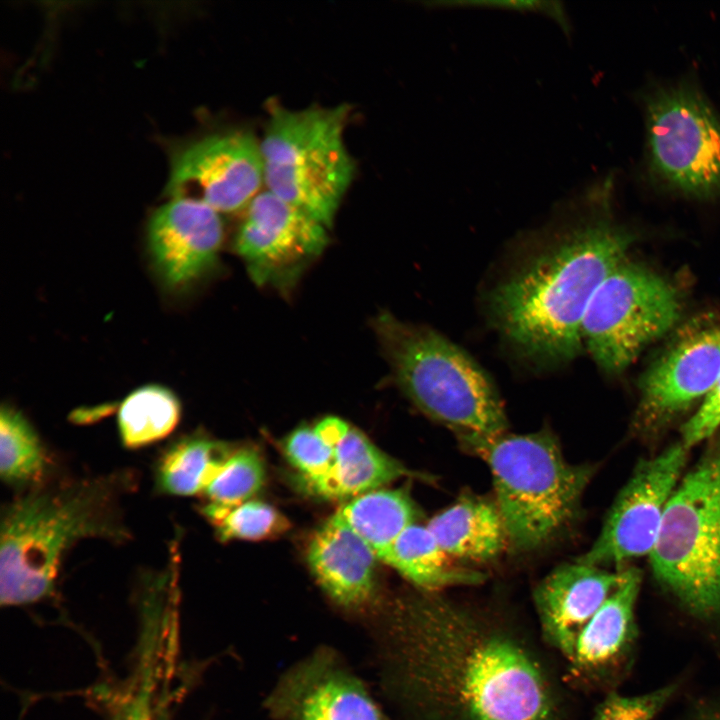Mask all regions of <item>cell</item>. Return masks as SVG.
<instances>
[{
    "label": "cell",
    "mask_w": 720,
    "mask_h": 720,
    "mask_svg": "<svg viewBox=\"0 0 720 720\" xmlns=\"http://www.w3.org/2000/svg\"><path fill=\"white\" fill-rule=\"evenodd\" d=\"M264 185L260 140L233 130L207 135L177 149L166 193L200 201L218 213L244 210Z\"/></svg>",
    "instance_id": "cell-10"
},
{
    "label": "cell",
    "mask_w": 720,
    "mask_h": 720,
    "mask_svg": "<svg viewBox=\"0 0 720 720\" xmlns=\"http://www.w3.org/2000/svg\"><path fill=\"white\" fill-rule=\"evenodd\" d=\"M720 426V373L694 415L681 429V442L689 449L714 435Z\"/></svg>",
    "instance_id": "cell-30"
},
{
    "label": "cell",
    "mask_w": 720,
    "mask_h": 720,
    "mask_svg": "<svg viewBox=\"0 0 720 720\" xmlns=\"http://www.w3.org/2000/svg\"><path fill=\"white\" fill-rule=\"evenodd\" d=\"M378 637L407 720H570L562 676L496 611L420 591L396 603Z\"/></svg>",
    "instance_id": "cell-1"
},
{
    "label": "cell",
    "mask_w": 720,
    "mask_h": 720,
    "mask_svg": "<svg viewBox=\"0 0 720 720\" xmlns=\"http://www.w3.org/2000/svg\"><path fill=\"white\" fill-rule=\"evenodd\" d=\"M622 579V570L579 562L553 569L535 587L533 601L539 634L548 648L565 659L575 640Z\"/></svg>",
    "instance_id": "cell-17"
},
{
    "label": "cell",
    "mask_w": 720,
    "mask_h": 720,
    "mask_svg": "<svg viewBox=\"0 0 720 720\" xmlns=\"http://www.w3.org/2000/svg\"><path fill=\"white\" fill-rule=\"evenodd\" d=\"M641 574L622 570L619 585L578 634L563 659L565 685L580 691H609L630 666L637 637L634 618Z\"/></svg>",
    "instance_id": "cell-15"
},
{
    "label": "cell",
    "mask_w": 720,
    "mask_h": 720,
    "mask_svg": "<svg viewBox=\"0 0 720 720\" xmlns=\"http://www.w3.org/2000/svg\"><path fill=\"white\" fill-rule=\"evenodd\" d=\"M648 166L661 186L720 198V117L695 85L652 90L645 103Z\"/></svg>",
    "instance_id": "cell-8"
},
{
    "label": "cell",
    "mask_w": 720,
    "mask_h": 720,
    "mask_svg": "<svg viewBox=\"0 0 720 720\" xmlns=\"http://www.w3.org/2000/svg\"><path fill=\"white\" fill-rule=\"evenodd\" d=\"M630 242L627 232L604 220L564 225L491 291L496 329L532 363L573 359L582 347L587 307L624 261Z\"/></svg>",
    "instance_id": "cell-2"
},
{
    "label": "cell",
    "mask_w": 720,
    "mask_h": 720,
    "mask_svg": "<svg viewBox=\"0 0 720 720\" xmlns=\"http://www.w3.org/2000/svg\"><path fill=\"white\" fill-rule=\"evenodd\" d=\"M374 329L393 376L425 415L458 436L507 432L499 395L484 370L435 330L384 312Z\"/></svg>",
    "instance_id": "cell-5"
},
{
    "label": "cell",
    "mask_w": 720,
    "mask_h": 720,
    "mask_svg": "<svg viewBox=\"0 0 720 720\" xmlns=\"http://www.w3.org/2000/svg\"><path fill=\"white\" fill-rule=\"evenodd\" d=\"M650 563L692 614H720V436L671 495Z\"/></svg>",
    "instance_id": "cell-7"
},
{
    "label": "cell",
    "mask_w": 720,
    "mask_h": 720,
    "mask_svg": "<svg viewBox=\"0 0 720 720\" xmlns=\"http://www.w3.org/2000/svg\"><path fill=\"white\" fill-rule=\"evenodd\" d=\"M720 373V320L701 314L676 332L643 374L635 425L657 430L706 397Z\"/></svg>",
    "instance_id": "cell-11"
},
{
    "label": "cell",
    "mask_w": 720,
    "mask_h": 720,
    "mask_svg": "<svg viewBox=\"0 0 720 720\" xmlns=\"http://www.w3.org/2000/svg\"><path fill=\"white\" fill-rule=\"evenodd\" d=\"M47 457L41 441L28 420L15 408L2 406L0 412V476L8 485L40 484Z\"/></svg>",
    "instance_id": "cell-25"
},
{
    "label": "cell",
    "mask_w": 720,
    "mask_h": 720,
    "mask_svg": "<svg viewBox=\"0 0 720 720\" xmlns=\"http://www.w3.org/2000/svg\"><path fill=\"white\" fill-rule=\"evenodd\" d=\"M233 451L226 443L200 433L183 436L160 456L155 469L156 487L174 496L203 493Z\"/></svg>",
    "instance_id": "cell-22"
},
{
    "label": "cell",
    "mask_w": 720,
    "mask_h": 720,
    "mask_svg": "<svg viewBox=\"0 0 720 720\" xmlns=\"http://www.w3.org/2000/svg\"><path fill=\"white\" fill-rule=\"evenodd\" d=\"M133 480L120 471L38 484L6 505L0 518L1 605H28L54 595L64 555L80 540H129L120 497Z\"/></svg>",
    "instance_id": "cell-3"
},
{
    "label": "cell",
    "mask_w": 720,
    "mask_h": 720,
    "mask_svg": "<svg viewBox=\"0 0 720 720\" xmlns=\"http://www.w3.org/2000/svg\"><path fill=\"white\" fill-rule=\"evenodd\" d=\"M675 691L668 685L639 696L609 692L596 708L591 720H652Z\"/></svg>",
    "instance_id": "cell-29"
},
{
    "label": "cell",
    "mask_w": 720,
    "mask_h": 720,
    "mask_svg": "<svg viewBox=\"0 0 720 720\" xmlns=\"http://www.w3.org/2000/svg\"><path fill=\"white\" fill-rule=\"evenodd\" d=\"M266 707L278 720H387L363 682L328 649L285 673Z\"/></svg>",
    "instance_id": "cell-14"
},
{
    "label": "cell",
    "mask_w": 720,
    "mask_h": 720,
    "mask_svg": "<svg viewBox=\"0 0 720 720\" xmlns=\"http://www.w3.org/2000/svg\"><path fill=\"white\" fill-rule=\"evenodd\" d=\"M200 511L213 524L221 541L266 539L288 529L287 519L261 501L249 500L235 506L206 503Z\"/></svg>",
    "instance_id": "cell-26"
},
{
    "label": "cell",
    "mask_w": 720,
    "mask_h": 720,
    "mask_svg": "<svg viewBox=\"0 0 720 720\" xmlns=\"http://www.w3.org/2000/svg\"><path fill=\"white\" fill-rule=\"evenodd\" d=\"M220 213L186 198H172L157 208L147 227L154 267L171 289H183L216 262L223 241Z\"/></svg>",
    "instance_id": "cell-16"
},
{
    "label": "cell",
    "mask_w": 720,
    "mask_h": 720,
    "mask_svg": "<svg viewBox=\"0 0 720 720\" xmlns=\"http://www.w3.org/2000/svg\"><path fill=\"white\" fill-rule=\"evenodd\" d=\"M489 467L508 541L538 548L575 519L593 468L569 463L550 432L458 436Z\"/></svg>",
    "instance_id": "cell-4"
},
{
    "label": "cell",
    "mask_w": 720,
    "mask_h": 720,
    "mask_svg": "<svg viewBox=\"0 0 720 720\" xmlns=\"http://www.w3.org/2000/svg\"><path fill=\"white\" fill-rule=\"evenodd\" d=\"M427 526L412 524L392 545L385 563L420 591L439 593L455 586L479 585L485 574L454 565Z\"/></svg>",
    "instance_id": "cell-21"
},
{
    "label": "cell",
    "mask_w": 720,
    "mask_h": 720,
    "mask_svg": "<svg viewBox=\"0 0 720 720\" xmlns=\"http://www.w3.org/2000/svg\"><path fill=\"white\" fill-rule=\"evenodd\" d=\"M348 107L291 110L273 105L260 151L266 190L327 228L352 183L344 141Z\"/></svg>",
    "instance_id": "cell-6"
},
{
    "label": "cell",
    "mask_w": 720,
    "mask_h": 720,
    "mask_svg": "<svg viewBox=\"0 0 720 720\" xmlns=\"http://www.w3.org/2000/svg\"><path fill=\"white\" fill-rule=\"evenodd\" d=\"M427 527L450 557L488 561L509 543L496 503L464 498L434 516Z\"/></svg>",
    "instance_id": "cell-20"
},
{
    "label": "cell",
    "mask_w": 720,
    "mask_h": 720,
    "mask_svg": "<svg viewBox=\"0 0 720 720\" xmlns=\"http://www.w3.org/2000/svg\"><path fill=\"white\" fill-rule=\"evenodd\" d=\"M687 452L680 441L639 463L617 495L597 539L577 561L603 567L650 555Z\"/></svg>",
    "instance_id": "cell-12"
},
{
    "label": "cell",
    "mask_w": 720,
    "mask_h": 720,
    "mask_svg": "<svg viewBox=\"0 0 720 720\" xmlns=\"http://www.w3.org/2000/svg\"><path fill=\"white\" fill-rule=\"evenodd\" d=\"M436 8H497L509 9L521 12H536L553 18L559 23L561 29L568 35L570 33V23L565 9L561 2L558 1H435L429 3Z\"/></svg>",
    "instance_id": "cell-31"
},
{
    "label": "cell",
    "mask_w": 720,
    "mask_h": 720,
    "mask_svg": "<svg viewBox=\"0 0 720 720\" xmlns=\"http://www.w3.org/2000/svg\"><path fill=\"white\" fill-rule=\"evenodd\" d=\"M695 720H720V706L702 709Z\"/></svg>",
    "instance_id": "cell-33"
},
{
    "label": "cell",
    "mask_w": 720,
    "mask_h": 720,
    "mask_svg": "<svg viewBox=\"0 0 720 720\" xmlns=\"http://www.w3.org/2000/svg\"><path fill=\"white\" fill-rule=\"evenodd\" d=\"M327 229L265 189L245 209L234 248L257 284L287 288L326 247Z\"/></svg>",
    "instance_id": "cell-13"
},
{
    "label": "cell",
    "mask_w": 720,
    "mask_h": 720,
    "mask_svg": "<svg viewBox=\"0 0 720 720\" xmlns=\"http://www.w3.org/2000/svg\"><path fill=\"white\" fill-rule=\"evenodd\" d=\"M147 704V695H141L135 701L127 720H149Z\"/></svg>",
    "instance_id": "cell-32"
},
{
    "label": "cell",
    "mask_w": 720,
    "mask_h": 720,
    "mask_svg": "<svg viewBox=\"0 0 720 720\" xmlns=\"http://www.w3.org/2000/svg\"><path fill=\"white\" fill-rule=\"evenodd\" d=\"M331 448L330 470L319 478L302 480L303 487L312 495L326 499L354 498L413 474L350 425Z\"/></svg>",
    "instance_id": "cell-19"
},
{
    "label": "cell",
    "mask_w": 720,
    "mask_h": 720,
    "mask_svg": "<svg viewBox=\"0 0 720 720\" xmlns=\"http://www.w3.org/2000/svg\"><path fill=\"white\" fill-rule=\"evenodd\" d=\"M335 514L385 562L396 539L415 523L417 512L406 491L376 489L352 498Z\"/></svg>",
    "instance_id": "cell-23"
},
{
    "label": "cell",
    "mask_w": 720,
    "mask_h": 720,
    "mask_svg": "<svg viewBox=\"0 0 720 720\" xmlns=\"http://www.w3.org/2000/svg\"><path fill=\"white\" fill-rule=\"evenodd\" d=\"M376 555L336 514L313 535L309 567L323 591L348 609L365 607L375 593Z\"/></svg>",
    "instance_id": "cell-18"
},
{
    "label": "cell",
    "mask_w": 720,
    "mask_h": 720,
    "mask_svg": "<svg viewBox=\"0 0 720 720\" xmlns=\"http://www.w3.org/2000/svg\"><path fill=\"white\" fill-rule=\"evenodd\" d=\"M264 479L260 455L251 448H242L233 451L203 494L207 503L235 506L249 501L261 489Z\"/></svg>",
    "instance_id": "cell-27"
},
{
    "label": "cell",
    "mask_w": 720,
    "mask_h": 720,
    "mask_svg": "<svg viewBox=\"0 0 720 720\" xmlns=\"http://www.w3.org/2000/svg\"><path fill=\"white\" fill-rule=\"evenodd\" d=\"M283 449L289 462L302 474V480L323 476L333 463L332 448L314 428L294 430L285 439Z\"/></svg>",
    "instance_id": "cell-28"
},
{
    "label": "cell",
    "mask_w": 720,
    "mask_h": 720,
    "mask_svg": "<svg viewBox=\"0 0 720 720\" xmlns=\"http://www.w3.org/2000/svg\"><path fill=\"white\" fill-rule=\"evenodd\" d=\"M680 299L660 275L622 261L594 293L582 322V341L601 370L620 373L676 324Z\"/></svg>",
    "instance_id": "cell-9"
},
{
    "label": "cell",
    "mask_w": 720,
    "mask_h": 720,
    "mask_svg": "<svg viewBox=\"0 0 720 720\" xmlns=\"http://www.w3.org/2000/svg\"><path fill=\"white\" fill-rule=\"evenodd\" d=\"M181 405L168 388L150 384L131 392L120 404L118 427L127 448H140L169 435L177 426Z\"/></svg>",
    "instance_id": "cell-24"
}]
</instances>
